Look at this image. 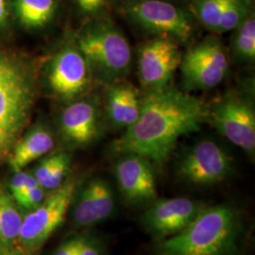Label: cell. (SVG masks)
<instances>
[{
	"label": "cell",
	"instance_id": "28",
	"mask_svg": "<svg viewBox=\"0 0 255 255\" xmlns=\"http://www.w3.org/2000/svg\"><path fill=\"white\" fill-rule=\"evenodd\" d=\"M0 255H24L16 246L0 248Z\"/></svg>",
	"mask_w": 255,
	"mask_h": 255
},
{
	"label": "cell",
	"instance_id": "12",
	"mask_svg": "<svg viewBox=\"0 0 255 255\" xmlns=\"http://www.w3.org/2000/svg\"><path fill=\"white\" fill-rule=\"evenodd\" d=\"M206 205L187 198L155 200L141 217V223L159 241L186 228Z\"/></svg>",
	"mask_w": 255,
	"mask_h": 255
},
{
	"label": "cell",
	"instance_id": "25",
	"mask_svg": "<svg viewBox=\"0 0 255 255\" xmlns=\"http://www.w3.org/2000/svg\"><path fill=\"white\" fill-rule=\"evenodd\" d=\"M75 255H103V253L101 246L93 239L80 237L77 238Z\"/></svg>",
	"mask_w": 255,
	"mask_h": 255
},
{
	"label": "cell",
	"instance_id": "18",
	"mask_svg": "<svg viewBox=\"0 0 255 255\" xmlns=\"http://www.w3.org/2000/svg\"><path fill=\"white\" fill-rule=\"evenodd\" d=\"M22 222L23 217L12 196L0 190V248L16 246Z\"/></svg>",
	"mask_w": 255,
	"mask_h": 255
},
{
	"label": "cell",
	"instance_id": "1",
	"mask_svg": "<svg viewBox=\"0 0 255 255\" xmlns=\"http://www.w3.org/2000/svg\"><path fill=\"white\" fill-rule=\"evenodd\" d=\"M136 122L124 130L113 149L119 154H137L154 164H164L182 136L200 129L207 107L188 92L170 86L142 92Z\"/></svg>",
	"mask_w": 255,
	"mask_h": 255
},
{
	"label": "cell",
	"instance_id": "27",
	"mask_svg": "<svg viewBox=\"0 0 255 255\" xmlns=\"http://www.w3.org/2000/svg\"><path fill=\"white\" fill-rule=\"evenodd\" d=\"M76 243H77V238L64 242V244H62L56 250L54 255H76Z\"/></svg>",
	"mask_w": 255,
	"mask_h": 255
},
{
	"label": "cell",
	"instance_id": "9",
	"mask_svg": "<svg viewBox=\"0 0 255 255\" xmlns=\"http://www.w3.org/2000/svg\"><path fill=\"white\" fill-rule=\"evenodd\" d=\"M232 157L216 141L201 139L180 156L176 173L180 180L196 186H211L225 181L232 173Z\"/></svg>",
	"mask_w": 255,
	"mask_h": 255
},
{
	"label": "cell",
	"instance_id": "6",
	"mask_svg": "<svg viewBox=\"0 0 255 255\" xmlns=\"http://www.w3.org/2000/svg\"><path fill=\"white\" fill-rule=\"evenodd\" d=\"M123 10L132 24L153 37H164L179 45H186L195 36L191 12L169 0H127Z\"/></svg>",
	"mask_w": 255,
	"mask_h": 255
},
{
	"label": "cell",
	"instance_id": "22",
	"mask_svg": "<svg viewBox=\"0 0 255 255\" xmlns=\"http://www.w3.org/2000/svg\"><path fill=\"white\" fill-rule=\"evenodd\" d=\"M69 166H70V155L64 151L57 152L56 163L48 175L46 182H44V184L42 185V187L45 190L51 191L58 188L60 185H62L68 173Z\"/></svg>",
	"mask_w": 255,
	"mask_h": 255
},
{
	"label": "cell",
	"instance_id": "2",
	"mask_svg": "<svg viewBox=\"0 0 255 255\" xmlns=\"http://www.w3.org/2000/svg\"><path fill=\"white\" fill-rule=\"evenodd\" d=\"M244 219L231 204L205 206L191 223L159 241L157 255H241Z\"/></svg>",
	"mask_w": 255,
	"mask_h": 255
},
{
	"label": "cell",
	"instance_id": "15",
	"mask_svg": "<svg viewBox=\"0 0 255 255\" xmlns=\"http://www.w3.org/2000/svg\"><path fill=\"white\" fill-rule=\"evenodd\" d=\"M73 203L74 225L83 228L109 219L116 208V198L109 182L95 178L75 196Z\"/></svg>",
	"mask_w": 255,
	"mask_h": 255
},
{
	"label": "cell",
	"instance_id": "13",
	"mask_svg": "<svg viewBox=\"0 0 255 255\" xmlns=\"http://www.w3.org/2000/svg\"><path fill=\"white\" fill-rule=\"evenodd\" d=\"M114 172L119 190L128 203L141 205L156 200L154 169L146 158L131 153L121 154Z\"/></svg>",
	"mask_w": 255,
	"mask_h": 255
},
{
	"label": "cell",
	"instance_id": "17",
	"mask_svg": "<svg viewBox=\"0 0 255 255\" xmlns=\"http://www.w3.org/2000/svg\"><path fill=\"white\" fill-rule=\"evenodd\" d=\"M50 130L44 127L34 128L18 141L9 153V163L16 172L38 158L47 154L54 146Z\"/></svg>",
	"mask_w": 255,
	"mask_h": 255
},
{
	"label": "cell",
	"instance_id": "14",
	"mask_svg": "<svg viewBox=\"0 0 255 255\" xmlns=\"http://www.w3.org/2000/svg\"><path fill=\"white\" fill-rule=\"evenodd\" d=\"M60 126L64 139L75 146L92 144L101 133V112L96 99H79L63 111Z\"/></svg>",
	"mask_w": 255,
	"mask_h": 255
},
{
	"label": "cell",
	"instance_id": "26",
	"mask_svg": "<svg viewBox=\"0 0 255 255\" xmlns=\"http://www.w3.org/2000/svg\"><path fill=\"white\" fill-rule=\"evenodd\" d=\"M27 176L28 173H26L22 170L16 171V173L14 174V176L12 177L10 184H9V189H10V195L12 196V198L14 199L20 191L22 190V188L24 187L25 183L27 182Z\"/></svg>",
	"mask_w": 255,
	"mask_h": 255
},
{
	"label": "cell",
	"instance_id": "23",
	"mask_svg": "<svg viewBox=\"0 0 255 255\" xmlns=\"http://www.w3.org/2000/svg\"><path fill=\"white\" fill-rule=\"evenodd\" d=\"M80 11L84 15H99L107 8L110 0H75Z\"/></svg>",
	"mask_w": 255,
	"mask_h": 255
},
{
	"label": "cell",
	"instance_id": "3",
	"mask_svg": "<svg viewBox=\"0 0 255 255\" xmlns=\"http://www.w3.org/2000/svg\"><path fill=\"white\" fill-rule=\"evenodd\" d=\"M77 46L86 59L93 77L105 85L127 78L132 50L124 32L112 20H99L83 31Z\"/></svg>",
	"mask_w": 255,
	"mask_h": 255
},
{
	"label": "cell",
	"instance_id": "21",
	"mask_svg": "<svg viewBox=\"0 0 255 255\" xmlns=\"http://www.w3.org/2000/svg\"><path fill=\"white\" fill-rule=\"evenodd\" d=\"M237 1L238 0H191L190 12L203 27L218 33L225 12Z\"/></svg>",
	"mask_w": 255,
	"mask_h": 255
},
{
	"label": "cell",
	"instance_id": "11",
	"mask_svg": "<svg viewBox=\"0 0 255 255\" xmlns=\"http://www.w3.org/2000/svg\"><path fill=\"white\" fill-rule=\"evenodd\" d=\"M93 75L81 50L65 46L55 55L47 70V86L56 98L64 101L79 100L89 90Z\"/></svg>",
	"mask_w": 255,
	"mask_h": 255
},
{
	"label": "cell",
	"instance_id": "8",
	"mask_svg": "<svg viewBox=\"0 0 255 255\" xmlns=\"http://www.w3.org/2000/svg\"><path fill=\"white\" fill-rule=\"evenodd\" d=\"M207 119L223 137L251 158L255 154V109L252 98L231 93L207 108Z\"/></svg>",
	"mask_w": 255,
	"mask_h": 255
},
{
	"label": "cell",
	"instance_id": "19",
	"mask_svg": "<svg viewBox=\"0 0 255 255\" xmlns=\"http://www.w3.org/2000/svg\"><path fill=\"white\" fill-rule=\"evenodd\" d=\"M20 23L28 28L46 27L53 19L57 9L56 0H14Z\"/></svg>",
	"mask_w": 255,
	"mask_h": 255
},
{
	"label": "cell",
	"instance_id": "4",
	"mask_svg": "<svg viewBox=\"0 0 255 255\" xmlns=\"http://www.w3.org/2000/svg\"><path fill=\"white\" fill-rule=\"evenodd\" d=\"M34 97L30 74L0 54V160L11 152L29 118Z\"/></svg>",
	"mask_w": 255,
	"mask_h": 255
},
{
	"label": "cell",
	"instance_id": "24",
	"mask_svg": "<svg viewBox=\"0 0 255 255\" xmlns=\"http://www.w3.org/2000/svg\"><path fill=\"white\" fill-rule=\"evenodd\" d=\"M45 189L40 185L28 192L21 200L16 201L20 208L26 210H32L37 207L46 197Z\"/></svg>",
	"mask_w": 255,
	"mask_h": 255
},
{
	"label": "cell",
	"instance_id": "20",
	"mask_svg": "<svg viewBox=\"0 0 255 255\" xmlns=\"http://www.w3.org/2000/svg\"><path fill=\"white\" fill-rule=\"evenodd\" d=\"M231 43V58L237 64H253L255 61V13L234 30Z\"/></svg>",
	"mask_w": 255,
	"mask_h": 255
},
{
	"label": "cell",
	"instance_id": "16",
	"mask_svg": "<svg viewBox=\"0 0 255 255\" xmlns=\"http://www.w3.org/2000/svg\"><path fill=\"white\" fill-rule=\"evenodd\" d=\"M142 95V92L125 80L106 85L104 110L110 124L124 130L132 126L141 112Z\"/></svg>",
	"mask_w": 255,
	"mask_h": 255
},
{
	"label": "cell",
	"instance_id": "10",
	"mask_svg": "<svg viewBox=\"0 0 255 255\" xmlns=\"http://www.w3.org/2000/svg\"><path fill=\"white\" fill-rule=\"evenodd\" d=\"M182 55L180 45L168 38L152 37L143 43L137 55L138 78L143 92L170 86Z\"/></svg>",
	"mask_w": 255,
	"mask_h": 255
},
{
	"label": "cell",
	"instance_id": "7",
	"mask_svg": "<svg viewBox=\"0 0 255 255\" xmlns=\"http://www.w3.org/2000/svg\"><path fill=\"white\" fill-rule=\"evenodd\" d=\"M179 69L185 92L213 89L228 75V53L218 37H207L182 53Z\"/></svg>",
	"mask_w": 255,
	"mask_h": 255
},
{
	"label": "cell",
	"instance_id": "29",
	"mask_svg": "<svg viewBox=\"0 0 255 255\" xmlns=\"http://www.w3.org/2000/svg\"><path fill=\"white\" fill-rule=\"evenodd\" d=\"M7 3V0H0V25L5 22L8 15Z\"/></svg>",
	"mask_w": 255,
	"mask_h": 255
},
{
	"label": "cell",
	"instance_id": "5",
	"mask_svg": "<svg viewBox=\"0 0 255 255\" xmlns=\"http://www.w3.org/2000/svg\"><path fill=\"white\" fill-rule=\"evenodd\" d=\"M78 183L74 179L49 191L43 201L23 218L16 246L24 255H37L65 220L73 204Z\"/></svg>",
	"mask_w": 255,
	"mask_h": 255
}]
</instances>
